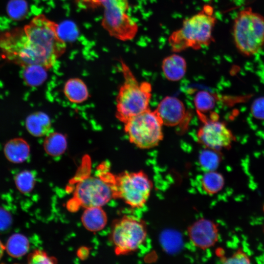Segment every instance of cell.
<instances>
[{
	"label": "cell",
	"mask_w": 264,
	"mask_h": 264,
	"mask_svg": "<svg viewBox=\"0 0 264 264\" xmlns=\"http://www.w3.org/2000/svg\"><path fill=\"white\" fill-rule=\"evenodd\" d=\"M48 70L40 65L25 66L22 72V78L28 86L36 87L42 84L47 77Z\"/></svg>",
	"instance_id": "cell-22"
},
{
	"label": "cell",
	"mask_w": 264,
	"mask_h": 264,
	"mask_svg": "<svg viewBox=\"0 0 264 264\" xmlns=\"http://www.w3.org/2000/svg\"><path fill=\"white\" fill-rule=\"evenodd\" d=\"M30 146L25 140L18 137L11 139L6 142L3 152L6 159L13 163L25 161L30 154Z\"/></svg>",
	"instance_id": "cell-15"
},
{
	"label": "cell",
	"mask_w": 264,
	"mask_h": 264,
	"mask_svg": "<svg viewBox=\"0 0 264 264\" xmlns=\"http://www.w3.org/2000/svg\"><path fill=\"white\" fill-rule=\"evenodd\" d=\"M0 51L3 58L23 67L40 65L49 69L45 59L31 44L23 28H16L2 33Z\"/></svg>",
	"instance_id": "cell-5"
},
{
	"label": "cell",
	"mask_w": 264,
	"mask_h": 264,
	"mask_svg": "<svg viewBox=\"0 0 264 264\" xmlns=\"http://www.w3.org/2000/svg\"><path fill=\"white\" fill-rule=\"evenodd\" d=\"M201 186L206 193L214 195L220 192L224 184V179L220 173L214 171H209L202 176Z\"/></svg>",
	"instance_id": "cell-21"
},
{
	"label": "cell",
	"mask_w": 264,
	"mask_h": 264,
	"mask_svg": "<svg viewBox=\"0 0 264 264\" xmlns=\"http://www.w3.org/2000/svg\"><path fill=\"white\" fill-rule=\"evenodd\" d=\"M27 262L30 264H54L57 263V260L54 257L48 255L45 251L37 249L29 254Z\"/></svg>",
	"instance_id": "cell-27"
},
{
	"label": "cell",
	"mask_w": 264,
	"mask_h": 264,
	"mask_svg": "<svg viewBox=\"0 0 264 264\" xmlns=\"http://www.w3.org/2000/svg\"><path fill=\"white\" fill-rule=\"evenodd\" d=\"M5 250V246L3 244V243L0 240V260L3 256Z\"/></svg>",
	"instance_id": "cell-32"
},
{
	"label": "cell",
	"mask_w": 264,
	"mask_h": 264,
	"mask_svg": "<svg viewBox=\"0 0 264 264\" xmlns=\"http://www.w3.org/2000/svg\"><path fill=\"white\" fill-rule=\"evenodd\" d=\"M120 62L124 80L116 97L115 116L124 124L149 109L152 86L147 82L139 83L130 67L122 60Z\"/></svg>",
	"instance_id": "cell-3"
},
{
	"label": "cell",
	"mask_w": 264,
	"mask_h": 264,
	"mask_svg": "<svg viewBox=\"0 0 264 264\" xmlns=\"http://www.w3.org/2000/svg\"><path fill=\"white\" fill-rule=\"evenodd\" d=\"M163 125L173 127L182 123L186 117V109L183 102L173 96H166L154 110Z\"/></svg>",
	"instance_id": "cell-13"
},
{
	"label": "cell",
	"mask_w": 264,
	"mask_h": 264,
	"mask_svg": "<svg viewBox=\"0 0 264 264\" xmlns=\"http://www.w3.org/2000/svg\"><path fill=\"white\" fill-rule=\"evenodd\" d=\"M14 181L18 190L21 193L26 194L33 189L35 184V177L32 172L24 170L15 176Z\"/></svg>",
	"instance_id": "cell-24"
},
{
	"label": "cell",
	"mask_w": 264,
	"mask_h": 264,
	"mask_svg": "<svg viewBox=\"0 0 264 264\" xmlns=\"http://www.w3.org/2000/svg\"><path fill=\"white\" fill-rule=\"evenodd\" d=\"M252 112L256 118L264 119V97L260 98L254 102Z\"/></svg>",
	"instance_id": "cell-30"
},
{
	"label": "cell",
	"mask_w": 264,
	"mask_h": 264,
	"mask_svg": "<svg viewBox=\"0 0 264 264\" xmlns=\"http://www.w3.org/2000/svg\"><path fill=\"white\" fill-rule=\"evenodd\" d=\"M29 240L24 235L20 233H15L8 239L5 250L8 254L13 258H20L23 256L29 249Z\"/></svg>",
	"instance_id": "cell-20"
},
{
	"label": "cell",
	"mask_w": 264,
	"mask_h": 264,
	"mask_svg": "<svg viewBox=\"0 0 264 264\" xmlns=\"http://www.w3.org/2000/svg\"><path fill=\"white\" fill-rule=\"evenodd\" d=\"M217 152L209 149L201 153L199 156L200 163L207 171H214L218 166L220 158Z\"/></svg>",
	"instance_id": "cell-26"
},
{
	"label": "cell",
	"mask_w": 264,
	"mask_h": 264,
	"mask_svg": "<svg viewBox=\"0 0 264 264\" xmlns=\"http://www.w3.org/2000/svg\"><path fill=\"white\" fill-rule=\"evenodd\" d=\"M115 197L133 208L142 207L147 202L153 184L142 171L124 172L115 175Z\"/></svg>",
	"instance_id": "cell-10"
},
{
	"label": "cell",
	"mask_w": 264,
	"mask_h": 264,
	"mask_svg": "<svg viewBox=\"0 0 264 264\" xmlns=\"http://www.w3.org/2000/svg\"><path fill=\"white\" fill-rule=\"evenodd\" d=\"M81 220L87 230L96 232L102 230L106 226L108 217L102 207L94 206L85 208Z\"/></svg>",
	"instance_id": "cell-16"
},
{
	"label": "cell",
	"mask_w": 264,
	"mask_h": 264,
	"mask_svg": "<svg viewBox=\"0 0 264 264\" xmlns=\"http://www.w3.org/2000/svg\"><path fill=\"white\" fill-rule=\"evenodd\" d=\"M25 124L27 131L34 136H46L50 132V119L46 114L42 111H36L29 115Z\"/></svg>",
	"instance_id": "cell-17"
},
{
	"label": "cell",
	"mask_w": 264,
	"mask_h": 264,
	"mask_svg": "<svg viewBox=\"0 0 264 264\" xmlns=\"http://www.w3.org/2000/svg\"><path fill=\"white\" fill-rule=\"evenodd\" d=\"M12 222L10 214L5 209L0 207V232L8 229Z\"/></svg>",
	"instance_id": "cell-29"
},
{
	"label": "cell",
	"mask_w": 264,
	"mask_h": 264,
	"mask_svg": "<svg viewBox=\"0 0 264 264\" xmlns=\"http://www.w3.org/2000/svg\"><path fill=\"white\" fill-rule=\"evenodd\" d=\"M194 103L199 117L212 109L215 105V97L206 91L198 92L194 98Z\"/></svg>",
	"instance_id": "cell-23"
},
{
	"label": "cell",
	"mask_w": 264,
	"mask_h": 264,
	"mask_svg": "<svg viewBox=\"0 0 264 264\" xmlns=\"http://www.w3.org/2000/svg\"><path fill=\"white\" fill-rule=\"evenodd\" d=\"M82 2L91 5L92 6H97V0H80Z\"/></svg>",
	"instance_id": "cell-31"
},
{
	"label": "cell",
	"mask_w": 264,
	"mask_h": 264,
	"mask_svg": "<svg viewBox=\"0 0 264 264\" xmlns=\"http://www.w3.org/2000/svg\"><path fill=\"white\" fill-rule=\"evenodd\" d=\"M7 12L9 17L16 21L23 19L27 11L25 0H10L7 5Z\"/></svg>",
	"instance_id": "cell-25"
},
{
	"label": "cell",
	"mask_w": 264,
	"mask_h": 264,
	"mask_svg": "<svg viewBox=\"0 0 264 264\" xmlns=\"http://www.w3.org/2000/svg\"><path fill=\"white\" fill-rule=\"evenodd\" d=\"M63 91L66 98L71 103L80 104L89 97L88 87L85 82L78 78L68 79L65 83Z\"/></svg>",
	"instance_id": "cell-18"
},
{
	"label": "cell",
	"mask_w": 264,
	"mask_h": 264,
	"mask_svg": "<svg viewBox=\"0 0 264 264\" xmlns=\"http://www.w3.org/2000/svg\"><path fill=\"white\" fill-rule=\"evenodd\" d=\"M188 234L195 246L204 250L216 244L219 238V229L213 221L200 219L189 226Z\"/></svg>",
	"instance_id": "cell-12"
},
{
	"label": "cell",
	"mask_w": 264,
	"mask_h": 264,
	"mask_svg": "<svg viewBox=\"0 0 264 264\" xmlns=\"http://www.w3.org/2000/svg\"><path fill=\"white\" fill-rule=\"evenodd\" d=\"M67 148L65 136L57 132H50L45 138L44 148L45 153L51 156L63 154Z\"/></svg>",
	"instance_id": "cell-19"
},
{
	"label": "cell",
	"mask_w": 264,
	"mask_h": 264,
	"mask_svg": "<svg viewBox=\"0 0 264 264\" xmlns=\"http://www.w3.org/2000/svg\"><path fill=\"white\" fill-rule=\"evenodd\" d=\"M233 36L241 53L246 56L256 54L264 45V17L250 7L241 10L234 22Z\"/></svg>",
	"instance_id": "cell-4"
},
{
	"label": "cell",
	"mask_w": 264,
	"mask_h": 264,
	"mask_svg": "<svg viewBox=\"0 0 264 264\" xmlns=\"http://www.w3.org/2000/svg\"><path fill=\"white\" fill-rule=\"evenodd\" d=\"M198 141L207 148L219 151L228 149L235 139L232 132L225 123L215 118L203 122L197 133Z\"/></svg>",
	"instance_id": "cell-11"
},
{
	"label": "cell",
	"mask_w": 264,
	"mask_h": 264,
	"mask_svg": "<svg viewBox=\"0 0 264 264\" xmlns=\"http://www.w3.org/2000/svg\"><path fill=\"white\" fill-rule=\"evenodd\" d=\"M162 126L154 111L149 109L125 122L124 131L131 143L148 149L157 146L162 140Z\"/></svg>",
	"instance_id": "cell-7"
},
{
	"label": "cell",
	"mask_w": 264,
	"mask_h": 264,
	"mask_svg": "<svg viewBox=\"0 0 264 264\" xmlns=\"http://www.w3.org/2000/svg\"><path fill=\"white\" fill-rule=\"evenodd\" d=\"M115 197V175L110 172L103 176H89L75 186L73 199L86 208L107 204Z\"/></svg>",
	"instance_id": "cell-6"
},
{
	"label": "cell",
	"mask_w": 264,
	"mask_h": 264,
	"mask_svg": "<svg viewBox=\"0 0 264 264\" xmlns=\"http://www.w3.org/2000/svg\"><path fill=\"white\" fill-rule=\"evenodd\" d=\"M28 40L51 68L66 52V44L59 33V25L43 14L34 17L23 27Z\"/></svg>",
	"instance_id": "cell-2"
},
{
	"label": "cell",
	"mask_w": 264,
	"mask_h": 264,
	"mask_svg": "<svg viewBox=\"0 0 264 264\" xmlns=\"http://www.w3.org/2000/svg\"><path fill=\"white\" fill-rule=\"evenodd\" d=\"M216 22L213 7L205 5L198 13L185 19L182 26L171 34L168 42L172 51L176 53L208 46L214 41L212 33Z\"/></svg>",
	"instance_id": "cell-1"
},
{
	"label": "cell",
	"mask_w": 264,
	"mask_h": 264,
	"mask_svg": "<svg viewBox=\"0 0 264 264\" xmlns=\"http://www.w3.org/2000/svg\"><path fill=\"white\" fill-rule=\"evenodd\" d=\"M97 6L104 8L102 24L110 36L123 41L135 36L138 27L128 14V0H97Z\"/></svg>",
	"instance_id": "cell-8"
},
{
	"label": "cell",
	"mask_w": 264,
	"mask_h": 264,
	"mask_svg": "<svg viewBox=\"0 0 264 264\" xmlns=\"http://www.w3.org/2000/svg\"><path fill=\"white\" fill-rule=\"evenodd\" d=\"M221 261L224 264H244L251 263L249 257L242 249L238 250L228 258H223Z\"/></svg>",
	"instance_id": "cell-28"
},
{
	"label": "cell",
	"mask_w": 264,
	"mask_h": 264,
	"mask_svg": "<svg viewBox=\"0 0 264 264\" xmlns=\"http://www.w3.org/2000/svg\"><path fill=\"white\" fill-rule=\"evenodd\" d=\"M187 63L180 55L174 53L165 57L162 61V69L166 79L171 81H177L185 75Z\"/></svg>",
	"instance_id": "cell-14"
},
{
	"label": "cell",
	"mask_w": 264,
	"mask_h": 264,
	"mask_svg": "<svg viewBox=\"0 0 264 264\" xmlns=\"http://www.w3.org/2000/svg\"><path fill=\"white\" fill-rule=\"evenodd\" d=\"M147 237L145 222L129 216H124L114 221L110 236L117 255L136 251L144 243Z\"/></svg>",
	"instance_id": "cell-9"
}]
</instances>
